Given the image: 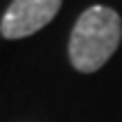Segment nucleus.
<instances>
[{"mask_svg": "<svg viewBox=\"0 0 122 122\" xmlns=\"http://www.w3.org/2000/svg\"><path fill=\"white\" fill-rule=\"evenodd\" d=\"M122 39V18L115 9L93 5L77 18L68 41V57L75 70L97 72Z\"/></svg>", "mask_w": 122, "mask_h": 122, "instance_id": "nucleus-1", "label": "nucleus"}, {"mask_svg": "<svg viewBox=\"0 0 122 122\" xmlns=\"http://www.w3.org/2000/svg\"><path fill=\"white\" fill-rule=\"evenodd\" d=\"M63 0H14L7 7L0 32L5 39H25L43 30L59 14Z\"/></svg>", "mask_w": 122, "mask_h": 122, "instance_id": "nucleus-2", "label": "nucleus"}]
</instances>
